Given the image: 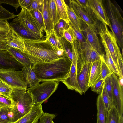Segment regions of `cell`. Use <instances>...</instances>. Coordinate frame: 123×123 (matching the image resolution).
<instances>
[{"mask_svg": "<svg viewBox=\"0 0 123 123\" xmlns=\"http://www.w3.org/2000/svg\"><path fill=\"white\" fill-rule=\"evenodd\" d=\"M16 17L17 15L10 12L0 4V20L8 21L10 19Z\"/></svg>", "mask_w": 123, "mask_h": 123, "instance_id": "36", "label": "cell"}, {"mask_svg": "<svg viewBox=\"0 0 123 123\" xmlns=\"http://www.w3.org/2000/svg\"><path fill=\"white\" fill-rule=\"evenodd\" d=\"M21 70L27 86L34 87L40 82L31 67L23 66Z\"/></svg>", "mask_w": 123, "mask_h": 123, "instance_id": "21", "label": "cell"}, {"mask_svg": "<svg viewBox=\"0 0 123 123\" xmlns=\"http://www.w3.org/2000/svg\"><path fill=\"white\" fill-rule=\"evenodd\" d=\"M97 123H106L107 111L102 99L101 94H99L97 99Z\"/></svg>", "mask_w": 123, "mask_h": 123, "instance_id": "23", "label": "cell"}, {"mask_svg": "<svg viewBox=\"0 0 123 123\" xmlns=\"http://www.w3.org/2000/svg\"><path fill=\"white\" fill-rule=\"evenodd\" d=\"M59 82L53 81L43 82L34 87L29 88L27 91L32 95L35 103L42 104L56 90Z\"/></svg>", "mask_w": 123, "mask_h": 123, "instance_id": "5", "label": "cell"}, {"mask_svg": "<svg viewBox=\"0 0 123 123\" xmlns=\"http://www.w3.org/2000/svg\"><path fill=\"white\" fill-rule=\"evenodd\" d=\"M23 67L8 51L0 50V70H20Z\"/></svg>", "mask_w": 123, "mask_h": 123, "instance_id": "12", "label": "cell"}, {"mask_svg": "<svg viewBox=\"0 0 123 123\" xmlns=\"http://www.w3.org/2000/svg\"><path fill=\"white\" fill-rule=\"evenodd\" d=\"M87 6L92 10L97 19L110 27V21L105 8L101 0H88Z\"/></svg>", "mask_w": 123, "mask_h": 123, "instance_id": "14", "label": "cell"}, {"mask_svg": "<svg viewBox=\"0 0 123 123\" xmlns=\"http://www.w3.org/2000/svg\"><path fill=\"white\" fill-rule=\"evenodd\" d=\"M97 27L98 33L105 42L117 69L116 52L120 49L115 37L108 29L107 25L101 23L97 26Z\"/></svg>", "mask_w": 123, "mask_h": 123, "instance_id": "7", "label": "cell"}, {"mask_svg": "<svg viewBox=\"0 0 123 123\" xmlns=\"http://www.w3.org/2000/svg\"><path fill=\"white\" fill-rule=\"evenodd\" d=\"M8 47L6 42H0V50H8Z\"/></svg>", "mask_w": 123, "mask_h": 123, "instance_id": "49", "label": "cell"}, {"mask_svg": "<svg viewBox=\"0 0 123 123\" xmlns=\"http://www.w3.org/2000/svg\"><path fill=\"white\" fill-rule=\"evenodd\" d=\"M49 1L50 12L54 28L60 19L57 10L55 0H49Z\"/></svg>", "mask_w": 123, "mask_h": 123, "instance_id": "29", "label": "cell"}, {"mask_svg": "<svg viewBox=\"0 0 123 123\" xmlns=\"http://www.w3.org/2000/svg\"><path fill=\"white\" fill-rule=\"evenodd\" d=\"M9 24L10 27L24 39L37 40L44 39L43 37L32 32L25 26L17 17Z\"/></svg>", "mask_w": 123, "mask_h": 123, "instance_id": "13", "label": "cell"}, {"mask_svg": "<svg viewBox=\"0 0 123 123\" xmlns=\"http://www.w3.org/2000/svg\"><path fill=\"white\" fill-rule=\"evenodd\" d=\"M92 64L91 62L86 63L77 75L78 83L83 93H85L89 88V84Z\"/></svg>", "mask_w": 123, "mask_h": 123, "instance_id": "18", "label": "cell"}, {"mask_svg": "<svg viewBox=\"0 0 123 123\" xmlns=\"http://www.w3.org/2000/svg\"><path fill=\"white\" fill-rule=\"evenodd\" d=\"M66 56L72 62L73 58L72 48L71 43L63 37L59 38Z\"/></svg>", "mask_w": 123, "mask_h": 123, "instance_id": "32", "label": "cell"}, {"mask_svg": "<svg viewBox=\"0 0 123 123\" xmlns=\"http://www.w3.org/2000/svg\"><path fill=\"white\" fill-rule=\"evenodd\" d=\"M7 37L0 36V42H7Z\"/></svg>", "mask_w": 123, "mask_h": 123, "instance_id": "51", "label": "cell"}, {"mask_svg": "<svg viewBox=\"0 0 123 123\" xmlns=\"http://www.w3.org/2000/svg\"><path fill=\"white\" fill-rule=\"evenodd\" d=\"M41 29L44 31V26L42 13L36 10L29 11Z\"/></svg>", "mask_w": 123, "mask_h": 123, "instance_id": "39", "label": "cell"}, {"mask_svg": "<svg viewBox=\"0 0 123 123\" xmlns=\"http://www.w3.org/2000/svg\"><path fill=\"white\" fill-rule=\"evenodd\" d=\"M63 37L67 41L71 43H72L74 40H76L74 32L70 25L69 28L64 31Z\"/></svg>", "mask_w": 123, "mask_h": 123, "instance_id": "44", "label": "cell"}, {"mask_svg": "<svg viewBox=\"0 0 123 123\" xmlns=\"http://www.w3.org/2000/svg\"><path fill=\"white\" fill-rule=\"evenodd\" d=\"M33 0H18L19 6L21 8H26Z\"/></svg>", "mask_w": 123, "mask_h": 123, "instance_id": "48", "label": "cell"}, {"mask_svg": "<svg viewBox=\"0 0 123 123\" xmlns=\"http://www.w3.org/2000/svg\"><path fill=\"white\" fill-rule=\"evenodd\" d=\"M24 40L23 52L27 55L32 65L51 62L64 56H59L46 39Z\"/></svg>", "mask_w": 123, "mask_h": 123, "instance_id": "2", "label": "cell"}, {"mask_svg": "<svg viewBox=\"0 0 123 123\" xmlns=\"http://www.w3.org/2000/svg\"><path fill=\"white\" fill-rule=\"evenodd\" d=\"M67 8L68 16L70 23L76 29L82 30V21L67 5Z\"/></svg>", "mask_w": 123, "mask_h": 123, "instance_id": "28", "label": "cell"}, {"mask_svg": "<svg viewBox=\"0 0 123 123\" xmlns=\"http://www.w3.org/2000/svg\"><path fill=\"white\" fill-rule=\"evenodd\" d=\"M43 5V0H33L26 9L29 11L37 10L42 13Z\"/></svg>", "mask_w": 123, "mask_h": 123, "instance_id": "41", "label": "cell"}, {"mask_svg": "<svg viewBox=\"0 0 123 123\" xmlns=\"http://www.w3.org/2000/svg\"></svg>", "mask_w": 123, "mask_h": 123, "instance_id": "55", "label": "cell"}, {"mask_svg": "<svg viewBox=\"0 0 123 123\" xmlns=\"http://www.w3.org/2000/svg\"><path fill=\"white\" fill-rule=\"evenodd\" d=\"M101 95L107 111H109L112 106V104L106 91L104 83Z\"/></svg>", "mask_w": 123, "mask_h": 123, "instance_id": "40", "label": "cell"}, {"mask_svg": "<svg viewBox=\"0 0 123 123\" xmlns=\"http://www.w3.org/2000/svg\"><path fill=\"white\" fill-rule=\"evenodd\" d=\"M13 89L0 80V94L11 99V93Z\"/></svg>", "mask_w": 123, "mask_h": 123, "instance_id": "35", "label": "cell"}, {"mask_svg": "<svg viewBox=\"0 0 123 123\" xmlns=\"http://www.w3.org/2000/svg\"><path fill=\"white\" fill-rule=\"evenodd\" d=\"M112 86V105L117 111L120 117L123 113V89L119 78L112 72L111 75Z\"/></svg>", "mask_w": 123, "mask_h": 123, "instance_id": "9", "label": "cell"}, {"mask_svg": "<svg viewBox=\"0 0 123 123\" xmlns=\"http://www.w3.org/2000/svg\"><path fill=\"white\" fill-rule=\"evenodd\" d=\"M42 14L44 26V31L46 33L47 38L54 28L50 12L49 0H43Z\"/></svg>", "mask_w": 123, "mask_h": 123, "instance_id": "19", "label": "cell"}, {"mask_svg": "<svg viewBox=\"0 0 123 123\" xmlns=\"http://www.w3.org/2000/svg\"><path fill=\"white\" fill-rule=\"evenodd\" d=\"M71 62L66 56L49 62L32 65V69L41 82H62L67 77Z\"/></svg>", "mask_w": 123, "mask_h": 123, "instance_id": "1", "label": "cell"}, {"mask_svg": "<svg viewBox=\"0 0 123 123\" xmlns=\"http://www.w3.org/2000/svg\"><path fill=\"white\" fill-rule=\"evenodd\" d=\"M69 25L73 29L77 42L80 44H82L86 42V40L82 30H80L76 29L72 25L70 22Z\"/></svg>", "mask_w": 123, "mask_h": 123, "instance_id": "42", "label": "cell"}, {"mask_svg": "<svg viewBox=\"0 0 123 123\" xmlns=\"http://www.w3.org/2000/svg\"><path fill=\"white\" fill-rule=\"evenodd\" d=\"M13 102L12 99L0 94V107H13Z\"/></svg>", "mask_w": 123, "mask_h": 123, "instance_id": "46", "label": "cell"}, {"mask_svg": "<svg viewBox=\"0 0 123 123\" xmlns=\"http://www.w3.org/2000/svg\"><path fill=\"white\" fill-rule=\"evenodd\" d=\"M5 3L10 5L13 7L17 11L18 8L20 7L18 0H0V4Z\"/></svg>", "mask_w": 123, "mask_h": 123, "instance_id": "47", "label": "cell"}, {"mask_svg": "<svg viewBox=\"0 0 123 123\" xmlns=\"http://www.w3.org/2000/svg\"><path fill=\"white\" fill-rule=\"evenodd\" d=\"M101 78L105 80L108 76L111 75L113 72L111 70L105 61V55H101Z\"/></svg>", "mask_w": 123, "mask_h": 123, "instance_id": "33", "label": "cell"}, {"mask_svg": "<svg viewBox=\"0 0 123 123\" xmlns=\"http://www.w3.org/2000/svg\"><path fill=\"white\" fill-rule=\"evenodd\" d=\"M83 22L82 29L87 42L92 48L100 55L104 54L100 41L97 36V26L88 25Z\"/></svg>", "mask_w": 123, "mask_h": 123, "instance_id": "10", "label": "cell"}, {"mask_svg": "<svg viewBox=\"0 0 123 123\" xmlns=\"http://www.w3.org/2000/svg\"><path fill=\"white\" fill-rule=\"evenodd\" d=\"M46 39L50 43L55 50L59 56H66L59 38L53 30Z\"/></svg>", "mask_w": 123, "mask_h": 123, "instance_id": "25", "label": "cell"}, {"mask_svg": "<svg viewBox=\"0 0 123 123\" xmlns=\"http://www.w3.org/2000/svg\"><path fill=\"white\" fill-rule=\"evenodd\" d=\"M62 82L65 84L68 89L75 90L81 95L83 94L80 88L78 83L77 65L75 63L71 62L67 77Z\"/></svg>", "mask_w": 123, "mask_h": 123, "instance_id": "16", "label": "cell"}, {"mask_svg": "<svg viewBox=\"0 0 123 123\" xmlns=\"http://www.w3.org/2000/svg\"><path fill=\"white\" fill-rule=\"evenodd\" d=\"M10 30V27L8 21L0 20V36L7 37Z\"/></svg>", "mask_w": 123, "mask_h": 123, "instance_id": "38", "label": "cell"}, {"mask_svg": "<svg viewBox=\"0 0 123 123\" xmlns=\"http://www.w3.org/2000/svg\"><path fill=\"white\" fill-rule=\"evenodd\" d=\"M69 7L79 18L88 25L97 26V19L92 9L88 6L83 5L76 0H69Z\"/></svg>", "mask_w": 123, "mask_h": 123, "instance_id": "8", "label": "cell"}, {"mask_svg": "<svg viewBox=\"0 0 123 123\" xmlns=\"http://www.w3.org/2000/svg\"><path fill=\"white\" fill-rule=\"evenodd\" d=\"M57 10L60 19H62L69 24L67 12V5L63 0H55Z\"/></svg>", "mask_w": 123, "mask_h": 123, "instance_id": "27", "label": "cell"}, {"mask_svg": "<svg viewBox=\"0 0 123 123\" xmlns=\"http://www.w3.org/2000/svg\"><path fill=\"white\" fill-rule=\"evenodd\" d=\"M12 107L2 108L0 111V119L6 122L12 123Z\"/></svg>", "mask_w": 123, "mask_h": 123, "instance_id": "34", "label": "cell"}, {"mask_svg": "<svg viewBox=\"0 0 123 123\" xmlns=\"http://www.w3.org/2000/svg\"><path fill=\"white\" fill-rule=\"evenodd\" d=\"M7 38L6 43L8 46L24 51V39L11 27L10 31L7 37Z\"/></svg>", "mask_w": 123, "mask_h": 123, "instance_id": "20", "label": "cell"}, {"mask_svg": "<svg viewBox=\"0 0 123 123\" xmlns=\"http://www.w3.org/2000/svg\"><path fill=\"white\" fill-rule=\"evenodd\" d=\"M52 123H54L53 122V121L52 122Z\"/></svg>", "mask_w": 123, "mask_h": 123, "instance_id": "54", "label": "cell"}, {"mask_svg": "<svg viewBox=\"0 0 123 123\" xmlns=\"http://www.w3.org/2000/svg\"><path fill=\"white\" fill-rule=\"evenodd\" d=\"M44 113L42 104L35 103L29 112L12 123H38Z\"/></svg>", "mask_w": 123, "mask_h": 123, "instance_id": "15", "label": "cell"}, {"mask_svg": "<svg viewBox=\"0 0 123 123\" xmlns=\"http://www.w3.org/2000/svg\"><path fill=\"white\" fill-rule=\"evenodd\" d=\"M104 85L106 91L112 104V86L111 75L106 77L105 79Z\"/></svg>", "mask_w": 123, "mask_h": 123, "instance_id": "43", "label": "cell"}, {"mask_svg": "<svg viewBox=\"0 0 123 123\" xmlns=\"http://www.w3.org/2000/svg\"><path fill=\"white\" fill-rule=\"evenodd\" d=\"M101 59L92 63L90 73L89 86L92 84L101 76Z\"/></svg>", "mask_w": 123, "mask_h": 123, "instance_id": "24", "label": "cell"}, {"mask_svg": "<svg viewBox=\"0 0 123 123\" xmlns=\"http://www.w3.org/2000/svg\"><path fill=\"white\" fill-rule=\"evenodd\" d=\"M11 97L13 105L12 108V123L29 112L35 103L32 95L28 91L13 89Z\"/></svg>", "mask_w": 123, "mask_h": 123, "instance_id": "3", "label": "cell"}, {"mask_svg": "<svg viewBox=\"0 0 123 123\" xmlns=\"http://www.w3.org/2000/svg\"><path fill=\"white\" fill-rule=\"evenodd\" d=\"M101 39L105 52V59L106 63L111 71L117 76H118L119 74L117 69L107 46L104 40L101 38Z\"/></svg>", "mask_w": 123, "mask_h": 123, "instance_id": "26", "label": "cell"}, {"mask_svg": "<svg viewBox=\"0 0 123 123\" xmlns=\"http://www.w3.org/2000/svg\"><path fill=\"white\" fill-rule=\"evenodd\" d=\"M120 117L117 110L112 106L107 112L106 123H120Z\"/></svg>", "mask_w": 123, "mask_h": 123, "instance_id": "31", "label": "cell"}, {"mask_svg": "<svg viewBox=\"0 0 123 123\" xmlns=\"http://www.w3.org/2000/svg\"><path fill=\"white\" fill-rule=\"evenodd\" d=\"M1 108L0 107V111L1 110Z\"/></svg>", "mask_w": 123, "mask_h": 123, "instance_id": "53", "label": "cell"}, {"mask_svg": "<svg viewBox=\"0 0 123 123\" xmlns=\"http://www.w3.org/2000/svg\"><path fill=\"white\" fill-rule=\"evenodd\" d=\"M110 24L109 27L117 40L118 45L123 49V19L118 8L110 0H107L106 8Z\"/></svg>", "mask_w": 123, "mask_h": 123, "instance_id": "4", "label": "cell"}, {"mask_svg": "<svg viewBox=\"0 0 123 123\" xmlns=\"http://www.w3.org/2000/svg\"><path fill=\"white\" fill-rule=\"evenodd\" d=\"M13 57L23 66L31 67L32 64L27 55L22 51L8 46V50Z\"/></svg>", "mask_w": 123, "mask_h": 123, "instance_id": "22", "label": "cell"}, {"mask_svg": "<svg viewBox=\"0 0 123 123\" xmlns=\"http://www.w3.org/2000/svg\"><path fill=\"white\" fill-rule=\"evenodd\" d=\"M79 44L81 56L85 63H92L100 59L102 55L92 48L87 41Z\"/></svg>", "mask_w": 123, "mask_h": 123, "instance_id": "17", "label": "cell"}, {"mask_svg": "<svg viewBox=\"0 0 123 123\" xmlns=\"http://www.w3.org/2000/svg\"><path fill=\"white\" fill-rule=\"evenodd\" d=\"M81 4L85 6H87L88 0H76Z\"/></svg>", "mask_w": 123, "mask_h": 123, "instance_id": "50", "label": "cell"}, {"mask_svg": "<svg viewBox=\"0 0 123 123\" xmlns=\"http://www.w3.org/2000/svg\"><path fill=\"white\" fill-rule=\"evenodd\" d=\"M0 123H10L3 120L0 119Z\"/></svg>", "mask_w": 123, "mask_h": 123, "instance_id": "52", "label": "cell"}, {"mask_svg": "<svg viewBox=\"0 0 123 123\" xmlns=\"http://www.w3.org/2000/svg\"><path fill=\"white\" fill-rule=\"evenodd\" d=\"M105 80L101 78H98L91 86L92 91L99 94H101L104 84Z\"/></svg>", "mask_w": 123, "mask_h": 123, "instance_id": "37", "label": "cell"}, {"mask_svg": "<svg viewBox=\"0 0 123 123\" xmlns=\"http://www.w3.org/2000/svg\"><path fill=\"white\" fill-rule=\"evenodd\" d=\"M0 79L13 89L26 91L27 86L21 70H0Z\"/></svg>", "mask_w": 123, "mask_h": 123, "instance_id": "6", "label": "cell"}, {"mask_svg": "<svg viewBox=\"0 0 123 123\" xmlns=\"http://www.w3.org/2000/svg\"><path fill=\"white\" fill-rule=\"evenodd\" d=\"M70 25L64 20L60 19L54 27L53 30L58 38L63 37L64 31L69 27Z\"/></svg>", "mask_w": 123, "mask_h": 123, "instance_id": "30", "label": "cell"}, {"mask_svg": "<svg viewBox=\"0 0 123 123\" xmlns=\"http://www.w3.org/2000/svg\"><path fill=\"white\" fill-rule=\"evenodd\" d=\"M56 116L54 114L44 112L39 119V123H52Z\"/></svg>", "mask_w": 123, "mask_h": 123, "instance_id": "45", "label": "cell"}, {"mask_svg": "<svg viewBox=\"0 0 123 123\" xmlns=\"http://www.w3.org/2000/svg\"><path fill=\"white\" fill-rule=\"evenodd\" d=\"M20 13L17 15L20 22L32 32L43 37V31L30 11L25 8H21Z\"/></svg>", "mask_w": 123, "mask_h": 123, "instance_id": "11", "label": "cell"}]
</instances>
